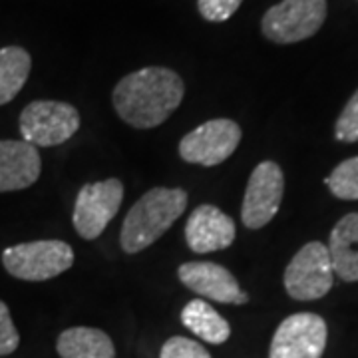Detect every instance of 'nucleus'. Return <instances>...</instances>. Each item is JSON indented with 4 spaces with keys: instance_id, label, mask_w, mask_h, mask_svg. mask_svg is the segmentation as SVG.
Instances as JSON below:
<instances>
[{
    "instance_id": "nucleus-1",
    "label": "nucleus",
    "mask_w": 358,
    "mask_h": 358,
    "mask_svg": "<svg viewBox=\"0 0 358 358\" xmlns=\"http://www.w3.org/2000/svg\"><path fill=\"white\" fill-rule=\"evenodd\" d=\"M185 86L178 72L150 66L131 72L115 84L112 102L117 115L131 128H157L183 102Z\"/></svg>"
},
{
    "instance_id": "nucleus-2",
    "label": "nucleus",
    "mask_w": 358,
    "mask_h": 358,
    "mask_svg": "<svg viewBox=\"0 0 358 358\" xmlns=\"http://www.w3.org/2000/svg\"><path fill=\"white\" fill-rule=\"evenodd\" d=\"M187 207V193L179 187H154L131 205L124 219L120 245L124 253H140L155 243Z\"/></svg>"
},
{
    "instance_id": "nucleus-3",
    "label": "nucleus",
    "mask_w": 358,
    "mask_h": 358,
    "mask_svg": "<svg viewBox=\"0 0 358 358\" xmlns=\"http://www.w3.org/2000/svg\"><path fill=\"white\" fill-rule=\"evenodd\" d=\"M2 265L20 281H48L74 265V251L58 239L20 243L2 251Z\"/></svg>"
},
{
    "instance_id": "nucleus-4",
    "label": "nucleus",
    "mask_w": 358,
    "mask_h": 358,
    "mask_svg": "<svg viewBox=\"0 0 358 358\" xmlns=\"http://www.w3.org/2000/svg\"><path fill=\"white\" fill-rule=\"evenodd\" d=\"M327 20V0H282L271 6L261 30L275 44H294L315 36Z\"/></svg>"
},
{
    "instance_id": "nucleus-5",
    "label": "nucleus",
    "mask_w": 358,
    "mask_h": 358,
    "mask_svg": "<svg viewBox=\"0 0 358 358\" xmlns=\"http://www.w3.org/2000/svg\"><path fill=\"white\" fill-rule=\"evenodd\" d=\"M80 129V114L74 106L58 100H36L20 114L22 140L36 148H52L68 141Z\"/></svg>"
},
{
    "instance_id": "nucleus-6",
    "label": "nucleus",
    "mask_w": 358,
    "mask_h": 358,
    "mask_svg": "<svg viewBox=\"0 0 358 358\" xmlns=\"http://www.w3.org/2000/svg\"><path fill=\"white\" fill-rule=\"evenodd\" d=\"M333 261L329 247L310 241L285 268V289L294 301H317L333 287Z\"/></svg>"
},
{
    "instance_id": "nucleus-7",
    "label": "nucleus",
    "mask_w": 358,
    "mask_h": 358,
    "mask_svg": "<svg viewBox=\"0 0 358 358\" xmlns=\"http://www.w3.org/2000/svg\"><path fill=\"white\" fill-rule=\"evenodd\" d=\"M124 199V183L120 179L110 178L106 181L86 183L78 192L74 205V227L82 239H98L110 221L120 211Z\"/></svg>"
},
{
    "instance_id": "nucleus-8",
    "label": "nucleus",
    "mask_w": 358,
    "mask_h": 358,
    "mask_svg": "<svg viewBox=\"0 0 358 358\" xmlns=\"http://www.w3.org/2000/svg\"><path fill=\"white\" fill-rule=\"evenodd\" d=\"M241 141V128L237 122L217 117L183 136L179 141V155L183 162L195 166L215 167L235 154Z\"/></svg>"
},
{
    "instance_id": "nucleus-9",
    "label": "nucleus",
    "mask_w": 358,
    "mask_h": 358,
    "mask_svg": "<svg viewBox=\"0 0 358 358\" xmlns=\"http://www.w3.org/2000/svg\"><path fill=\"white\" fill-rule=\"evenodd\" d=\"M327 322L315 313H296L273 334L268 358H320L327 348Z\"/></svg>"
},
{
    "instance_id": "nucleus-10",
    "label": "nucleus",
    "mask_w": 358,
    "mask_h": 358,
    "mask_svg": "<svg viewBox=\"0 0 358 358\" xmlns=\"http://www.w3.org/2000/svg\"><path fill=\"white\" fill-rule=\"evenodd\" d=\"M285 193V176L279 164L261 162L247 181L241 221L249 229H261L277 215Z\"/></svg>"
},
{
    "instance_id": "nucleus-11",
    "label": "nucleus",
    "mask_w": 358,
    "mask_h": 358,
    "mask_svg": "<svg viewBox=\"0 0 358 358\" xmlns=\"http://www.w3.org/2000/svg\"><path fill=\"white\" fill-rule=\"evenodd\" d=\"M179 281L195 294L223 303V305H243L249 301V294L241 291L237 279L229 268L209 261H189L178 268Z\"/></svg>"
},
{
    "instance_id": "nucleus-12",
    "label": "nucleus",
    "mask_w": 358,
    "mask_h": 358,
    "mask_svg": "<svg viewBox=\"0 0 358 358\" xmlns=\"http://www.w3.org/2000/svg\"><path fill=\"white\" fill-rule=\"evenodd\" d=\"M185 241L193 253L227 249L235 241V221L215 205H199L187 219Z\"/></svg>"
},
{
    "instance_id": "nucleus-13",
    "label": "nucleus",
    "mask_w": 358,
    "mask_h": 358,
    "mask_svg": "<svg viewBox=\"0 0 358 358\" xmlns=\"http://www.w3.org/2000/svg\"><path fill=\"white\" fill-rule=\"evenodd\" d=\"M42 169L38 148L24 140H0V193L36 183Z\"/></svg>"
},
{
    "instance_id": "nucleus-14",
    "label": "nucleus",
    "mask_w": 358,
    "mask_h": 358,
    "mask_svg": "<svg viewBox=\"0 0 358 358\" xmlns=\"http://www.w3.org/2000/svg\"><path fill=\"white\" fill-rule=\"evenodd\" d=\"M329 253L334 273L343 281H358V213H348L334 225Z\"/></svg>"
},
{
    "instance_id": "nucleus-15",
    "label": "nucleus",
    "mask_w": 358,
    "mask_h": 358,
    "mask_svg": "<svg viewBox=\"0 0 358 358\" xmlns=\"http://www.w3.org/2000/svg\"><path fill=\"white\" fill-rule=\"evenodd\" d=\"M56 350L60 358H115L112 338L100 329L72 327L58 336Z\"/></svg>"
},
{
    "instance_id": "nucleus-16",
    "label": "nucleus",
    "mask_w": 358,
    "mask_h": 358,
    "mask_svg": "<svg viewBox=\"0 0 358 358\" xmlns=\"http://www.w3.org/2000/svg\"><path fill=\"white\" fill-rule=\"evenodd\" d=\"M181 322L209 345H223L231 334L227 320L205 301H189L181 310Z\"/></svg>"
},
{
    "instance_id": "nucleus-17",
    "label": "nucleus",
    "mask_w": 358,
    "mask_h": 358,
    "mask_svg": "<svg viewBox=\"0 0 358 358\" xmlns=\"http://www.w3.org/2000/svg\"><path fill=\"white\" fill-rule=\"evenodd\" d=\"M32 68L30 54L20 46L0 48V106L13 102L24 88Z\"/></svg>"
},
{
    "instance_id": "nucleus-18",
    "label": "nucleus",
    "mask_w": 358,
    "mask_h": 358,
    "mask_svg": "<svg viewBox=\"0 0 358 358\" xmlns=\"http://www.w3.org/2000/svg\"><path fill=\"white\" fill-rule=\"evenodd\" d=\"M334 197L357 201L358 199V155L334 167L333 173L324 179Z\"/></svg>"
},
{
    "instance_id": "nucleus-19",
    "label": "nucleus",
    "mask_w": 358,
    "mask_h": 358,
    "mask_svg": "<svg viewBox=\"0 0 358 358\" xmlns=\"http://www.w3.org/2000/svg\"><path fill=\"white\" fill-rule=\"evenodd\" d=\"M159 358H211V355L199 343H195L192 338L171 336L162 346Z\"/></svg>"
},
{
    "instance_id": "nucleus-20",
    "label": "nucleus",
    "mask_w": 358,
    "mask_h": 358,
    "mask_svg": "<svg viewBox=\"0 0 358 358\" xmlns=\"http://www.w3.org/2000/svg\"><path fill=\"white\" fill-rule=\"evenodd\" d=\"M334 136L338 141H358V90L338 115Z\"/></svg>"
},
{
    "instance_id": "nucleus-21",
    "label": "nucleus",
    "mask_w": 358,
    "mask_h": 358,
    "mask_svg": "<svg viewBox=\"0 0 358 358\" xmlns=\"http://www.w3.org/2000/svg\"><path fill=\"white\" fill-rule=\"evenodd\" d=\"M243 0H197L199 14L209 22H225L229 20Z\"/></svg>"
},
{
    "instance_id": "nucleus-22",
    "label": "nucleus",
    "mask_w": 358,
    "mask_h": 358,
    "mask_svg": "<svg viewBox=\"0 0 358 358\" xmlns=\"http://www.w3.org/2000/svg\"><path fill=\"white\" fill-rule=\"evenodd\" d=\"M20 345V334L14 327L10 310L4 301H0V357L10 355Z\"/></svg>"
}]
</instances>
